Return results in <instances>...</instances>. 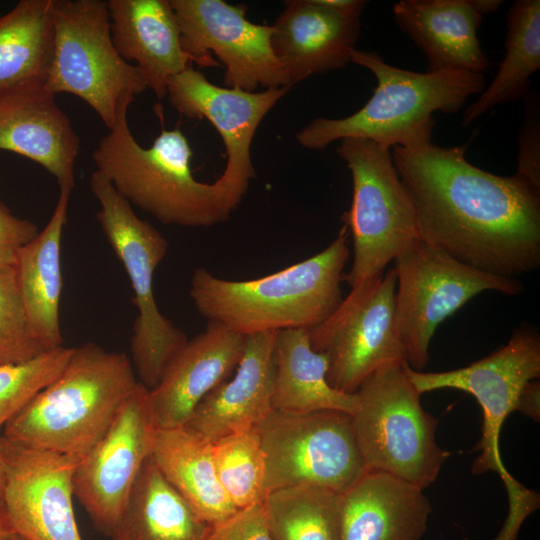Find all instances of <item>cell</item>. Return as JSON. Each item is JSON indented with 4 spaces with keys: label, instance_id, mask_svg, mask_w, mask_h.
Returning a JSON list of instances; mask_svg holds the SVG:
<instances>
[{
    "label": "cell",
    "instance_id": "cell-13",
    "mask_svg": "<svg viewBox=\"0 0 540 540\" xmlns=\"http://www.w3.org/2000/svg\"><path fill=\"white\" fill-rule=\"evenodd\" d=\"M395 270L352 287L334 313L309 330L311 347L328 359L327 381L355 393L373 372L406 362L395 321Z\"/></svg>",
    "mask_w": 540,
    "mask_h": 540
},
{
    "label": "cell",
    "instance_id": "cell-40",
    "mask_svg": "<svg viewBox=\"0 0 540 540\" xmlns=\"http://www.w3.org/2000/svg\"><path fill=\"white\" fill-rule=\"evenodd\" d=\"M479 12L484 16L487 13L496 11L503 3L501 0H475Z\"/></svg>",
    "mask_w": 540,
    "mask_h": 540
},
{
    "label": "cell",
    "instance_id": "cell-23",
    "mask_svg": "<svg viewBox=\"0 0 540 540\" xmlns=\"http://www.w3.org/2000/svg\"><path fill=\"white\" fill-rule=\"evenodd\" d=\"M79 148L69 117L46 88L0 102V150L38 163L60 189L74 188Z\"/></svg>",
    "mask_w": 540,
    "mask_h": 540
},
{
    "label": "cell",
    "instance_id": "cell-16",
    "mask_svg": "<svg viewBox=\"0 0 540 540\" xmlns=\"http://www.w3.org/2000/svg\"><path fill=\"white\" fill-rule=\"evenodd\" d=\"M6 468L2 501L15 534L25 540H82L73 510L78 460L0 436Z\"/></svg>",
    "mask_w": 540,
    "mask_h": 540
},
{
    "label": "cell",
    "instance_id": "cell-3",
    "mask_svg": "<svg viewBox=\"0 0 540 540\" xmlns=\"http://www.w3.org/2000/svg\"><path fill=\"white\" fill-rule=\"evenodd\" d=\"M344 224L321 252L280 271L250 280H227L197 268L189 295L208 320L243 336L312 329L342 302L340 284L349 259Z\"/></svg>",
    "mask_w": 540,
    "mask_h": 540
},
{
    "label": "cell",
    "instance_id": "cell-2",
    "mask_svg": "<svg viewBox=\"0 0 540 540\" xmlns=\"http://www.w3.org/2000/svg\"><path fill=\"white\" fill-rule=\"evenodd\" d=\"M130 104L122 105L93 150L96 170L131 206L162 224L204 228L226 221L244 194L221 176L213 183L195 179L193 153L179 129H164L150 147H142L128 125Z\"/></svg>",
    "mask_w": 540,
    "mask_h": 540
},
{
    "label": "cell",
    "instance_id": "cell-10",
    "mask_svg": "<svg viewBox=\"0 0 540 540\" xmlns=\"http://www.w3.org/2000/svg\"><path fill=\"white\" fill-rule=\"evenodd\" d=\"M336 151L353 184L351 207L342 215L353 241V262L343 281L352 288L383 274L419 234L412 200L390 150L367 139L346 138Z\"/></svg>",
    "mask_w": 540,
    "mask_h": 540
},
{
    "label": "cell",
    "instance_id": "cell-4",
    "mask_svg": "<svg viewBox=\"0 0 540 540\" xmlns=\"http://www.w3.org/2000/svg\"><path fill=\"white\" fill-rule=\"evenodd\" d=\"M351 63L374 75L377 84L371 98L349 116L312 120L296 134L302 147L322 150L337 140L360 138L389 150L422 148L432 143L434 112L455 113L484 89L482 73L413 72L389 65L375 51L355 49Z\"/></svg>",
    "mask_w": 540,
    "mask_h": 540
},
{
    "label": "cell",
    "instance_id": "cell-18",
    "mask_svg": "<svg viewBox=\"0 0 540 540\" xmlns=\"http://www.w3.org/2000/svg\"><path fill=\"white\" fill-rule=\"evenodd\" d=\"M363 0H289L274 24L272 48L291 85L351 63Z\"/></svg>",
    "mask_w": 540,
    "mask_h": 540
},
{
    "label": "cell",
    "instance_id": "cell-28",
    "mask_svg": "<svg viewBox=\"0 0 540 540\" xmlns=\"http://www.w3.org/2000/svg\"><path fill=\"white\" fill-rule=\"evenodd\" d=\"M273 364V409L292 412L335 410L350 415L354 412L356 394L330 386L328 359L311 347L308 329L277 331Z\"/></svg>",
    "mask_w": 540,
    "mask_h": 540
},
{
    "label": "cell",
    "instance_id": "cell-38",
    "mask_svg": "<svg viewBox=\"0 0 540 540\" xmlns=\"http://www.w3.org/2000/svg\"><path fill=\"white\" fill-rule=\"evenodd\" d=\"M517 411L530 417L532 420H540V383L536 379L529 381L522 389Z\"/></svg>",
    "mask_w": 540,
    "mask_h": 540
},
{
    "label": "cell",
    "instance_id": "cell-19",
    "mask_svg": "<svg viewBox=\"0 0 540 540\" xmlns=\"http://www.w3.org/2000/svg\"><path fill=\"white\" fill-rule=\"evenodd\" d=\"M245 336L213 322L187 340L167 366L149 402L160 429L183 427L196 406L236 369Z\"/></svg>",
    "mask_w": 540,
    "mask_h": 540
},
{
    "label": "cell",
    "instance_id": "cell-33",
    "mask_svg": "<svg viewBox=\"0 0 540 540\" xmlns=\"http://www.w3.org/2000/svg\"><path fill=\"white\" fill-rule=\"evenodd\" d=\"M74 348L61 346L18 364L0 366V431L67 365Z\"/></svg>",
    "mask_w": 540,
    "mask_h": 540
},
{
    "label": "cell",
    "instance_id": "cell-25",
    "mask_svg": "<svg viewBox=\"0 0 540 540\" xmlns=\"http://www.w3.org/2000/svg\"><path fill=\"white\" fill-rule=\"evenodd\" d=\"M71 191L60 189L51 218L45 228L20 249L14 266L27 322L47 351L63 346L59 321L61 240Z\"/></svg>",
    "mask_w": 540,
    "mask_h": 540
},
{
    "label": "cell",
    "instance_id": "cell-14",
    "mask_svg": "<svg viewBox=\"0 0 540 540\" xmlns=\"http://www.w3.org/2000/svg\"><path fill=\"white\" fill-rule=\"evenodd\" d=\"M183 50L201 67L223 63L224 83L255 92L291 85L272 48V26L251 22L245 5L223 0H170ZM293 86V85H291Z\"/></svg>",
    "mask_w": 540,
    "mask_h": 540
},
{
    "label": "cell",
    "instance_id": "cell-5",
    "mask_svg": "<svg viewBox=\"0 0 540 540\" xmlns=\"http://www.w3.org/2000/svg\"><path fill=\"white\" fill-rule=\"evenodd\" d=\"M131 359L88 342L74 348L57 378L4 426L3 437L81 460L137 387Z\"/></svg>",
    "mask_w": 540,
    "mask_h": 540
},
{
    "label": "cell",
    "instance_id": "cell-36",
    "mask_svg": "<svg viewBox=\"0 0 540 540\" xmlns=\"http://www.w3.org/2000/svg\"><path fill=\"white\" fill-rule=\"evenodd\" d=\"M204 540H274L263 501L238 509L227 519L210 525Z\"/></svg>",
    "mask_w": 540,
    "mask_h": 540
},
{
    "label": "cell",
    "instance_id": "cell-11",
    "mask_svg": "<svg viewBox=\"0 0 540 540\" xmlns=\"http://www.w3.org/2000/svg\"><path fill=\"white\" fill-rule=\"evenodd\" d=\"M395 321L406 362L421 371L437 327L484 291L519 295L516 278L493 275L466 265L417 238L395 259Z\"/></svg>",
    "mask_w": 540,
    "mask_h": 540
},
{
    "label": "cell",
    "instance_id": "cell-34",
    "mask_svg": "<svg viewBox=\"0 0 540 540\" xmlns=\"http://www.w3.org/2000/svg\"><path fill=\"white\" fill-rule=\"evenodd\" d=\"M47 352L32 333L12 267H0V366L18 364Z\"/></svg>",
    "mask_w": 540,
    "mask_h": 540
},
{
    "label": "cell",
    "instance_id": "cell-20",
    "mask_svg": "<svg viewBox=\"0 0 540 540\" xmlns=\"http://www.w3.org/2000/svg\"><path fill=\"white\" fill-rule=\"evenodd\" d=\"M276 332L245 336L236 372L208 393L184 425L208 441L256 428L273 410Z\"/></svg>",
    "mask_w": 540,
    "mask_h": 540
},
{
    "label": "cell",
    "instance_id": "cell-15",
    "mask_svg": "<svg viewBox=\"0 0 540 540\" xmlns=\"http://www.w3.org/2000/svg\"><path fill=\"white\" fill-rule=\"evenodd\" d=\"M157 429L149 390L139 382L106 433L75 467L74 495L94 528L107 537H111L132 486L151 455Z\"/></svg>",
    "mask_w": 540,
    "mask_h": 540
},
{
    "label": "cell",
    "instance_id": "cell-21",
    "mask_svg": "<svg viewBox=\"0 0 540 540\" xmlns=\"http://www.w3.org/2000/svg\"><path fill=\"white\" fill-rule=\"evenodd\" d=\"M431 512L423 489L368 470L340 494V540H420Z\"/></svg>",
    "mask_w": 540,
    "mask_h": 540
},
{
    "label": "cell",
    "instance_id": "cell-35",
    "mask_svg": "<svg viewBox=\"0 0 540 540\" xmlns=\"http://www.w3.org/2000/svg\"><path fill=\"white\" fill-rule=\"evenodd\" d=\"M526 112L519 131L517 175L540 190V122L535 94L523 98Z\"/></svg>",
    "mask_w": 540,
    "mask_h": 540
},
{
    "label": "cell",
    "instance_id": "cell-31",
    "mask_svg": "<svg viewBox=\"0 0 540 540\" xmlns=\"http://www.w3.org/2000/svg\"><path fill=\"white\" fill-rule=\"evenodd\" d=\"M274 540H340V494L314 486L270 492L263 500Z\"/></svg>",
    "mask_w": 540,
    "mask_h": 540
},
{
    "label": "cell",
    "instance_id": "cell-7",
    "mask_svg": "<svg viewBox=\"0 0 540 540\" xmlns=\"http://www.w3.org/2000/svg\"><path fill=\"white\" fill-rule=\"evenodd\" d=\"M405 363L385 364L364 380L355 392L352 424L368 470L424 490L436 480L449 452L436 443L438 421L422 408Z\"/></svg>",
    "mask_w": 540,
    "mask_h": 540
},
{
    "label": "cell",
    "instance_id": "cell-39",
    "mask_svg": "<svg viewBox=\"0 0 540 540\" xmlns=\"http://www.w3.org/2000/svg\"><path fill=\"white\" fill-rule=\"evenodd\" d=\"M15 534L9 522L6 509L2 499H0V540H9Z\"/></svg>",
    "mask_w": 540,
    "mask_h": 540
},
{
    "label": "cell",
    "instance_id": "cell-37",
    "mask_svg": "<svg viewBox=\"0 0 540 540\" xmlns=\"http://www.w3.org/2000/svg\"><path fill=\"white\" fill-rule=\"evenodd\" d=\"M38 233L34 222L15 216L0 201V267L14 268L20 249Z\"/></svg>",
    "mask_w": 540,
    "mask_h": 540
},
{
    "label": "cell",
    "instance_id": "cell-8",
    "mask_svg": "<svg viewBox=\"0 0 540 540\" xmlns=\"http://www.w3.org/2000/svg\"><path fill=\"white\" fill-rule=\"evenodd\" d=\"M147 88L137 66L113 44L106 1L54 0L48 91L79 97L111 129L122 105Z\"/></svg>",
    "mask_w": 540,
    "mask_h": 540
},
{
    "label": "cell",
    "instance_id": "cell-9",
    "mask_svg": "<svg viewBox=\"0 0 540 540\" xmlns=\"http://www.w3.org/2000/svg\"><path fill=\"white\" fill-rule=\"evenodd\" d=\"M89 187L100 205L97 220L122 262L134 292L138 315L130 342L131 362L140 383L148 390L160 382L167 366L187 342L185 333L164 316L154 298L153 275L165 258L168 242L97 170Z\"/></svg>",
    "mask_w": 540,
    "mask_h": 540
},
{
    "label": "cell",
    "instance_id": "cell-17",
    "mask_svg": "<svg viewBox=\"0 0 540 540\" xmlns=\"http://www.w3.org/2000/svg\"><path fill=\"white\" fill-rule=\"evenodd\" d=\"M291 85L248 92L240 88L220 87L201 72L188 66L172 77L167 96L172 107L187 118L208 120L220 134L227 155L221 177L242 193L255 177L251 143L256 130Z\"/></svg>",
    "mask_w": 540,
    "mask_h": 540
},
{
    "label": "cell",
    "instance_id": "cell-42",
    "mask_svg": "<svg viewBox=\"0 0 540 540\" xmlns=\"http://www.w3.org/2000/svg\"><path fill=\"white\" fill-rule=\"evenodd\" d=\"M9 540H25L23 537H21L20 535L18 534H13Z\"/></svg>",
    "mask_w": 540,
    "mask_h": 540
},
{
    "label": "cell",
    "instance_id": "cell-30",
    "mask_svg": "<svg viewBox=\"0 0 540 540\" xmlns=\"http://www.w3.org/2000/svg\"><path fill=\"white\" fill-rule=\"evenodd\" d=\"M506 27V52L498 72L464 112L463 126L495 106L523 99L531 76L540 68V1H515L507 13Z\"/></svg>",
    "mask_w": 540,
    "mask_h": 540
},
{
    "label": "cell",
    "instance_id": "cell-22",
    "mask_svg": "<svg viewBox=\"0 0 540 540\" xmlns=\"http://www.w3.org/2000/svg\"><path fill=\"white\" fill-rule=\"evenodd\" d=\"M111 37L119 55L144 76L161 100L170 79L193 59L183 50L170 0H108Z\"/></svg>",
    "mask_w": 540,
    "mask_h": 540
},
{
    "label": "cell",
    "instance_id": "cell-41",
    "mask_svg": "<svg viewBox=\"0 0 540 540\" xmlns=\"http://www.w3.org/2000/svg\"><path fill=\"white\" fill-rule=\"evenodd\" d=\"M6 482V468L2 452V446L0 441V499H2L4 487Z\"/></svg>",
    "mask_w": 540,
    "mask_h": 540
},
{
    "label": "cell",
    "instance_id": "cell-26",
    "mask_svg": "<svg viewBox=\"0 0 540 540\" xmlns=\"http://www.w3.org/2000/svg\"><path fill=\"white\" fill-rule=\"evenodd\" d=\"M150 457L167 482L209 525L238 510L218 480L211 441L184 426L158 428Z\"/></svg>",
    "mask_w": 540,
    "mask_h": 540
},
{
    "label": "cell",
    "instance_id": "cell-32",
    "mask_svg": "<svg viewBox=\"0 0 540 540\" xmlns=\"http://www.w3.org/2000/svg\"><path fill=\"white\" fill-rule=\"evenodd\" d=\"M218 480L237 509L266 497V459L256 428L212 441Z\"/></svg>",
    "mask_w": 540,
    "mask_h": 540
},
{
    "label": "cell",
    "instance_id": "cell-6",
    "mask_svg": "<svg viewBox=\"0 0 540 540\" xmlns=\"http://www.w3.org/2000/svg\"><path fill=\"white\" fill-rule=\"evenodd\" d=\"M403 367L420 394L452 388L473 395L479 403L482 434L474 450L480 455L472 465V473L494 472L501 477L509 510L493 540H517L525 519L539 508L540 496L508 472L500 456L499 439L506 418L517 411L522 389L540 375V337L536 328L519 326L506 345L466 367L444 372L415 371L407 363Z\"/></svg>",
    "mask_w": 540,
    "mask_h": 540
},
{
    "label": "cell",
    "instance_id": "cell-29",
    "mask_svg": "<svg viewBox=\"0 0 540 540\" xmlns=\"http://www.w3.org/2000/svg\"><path fill=\"white\" fill-rule=\"evenodd\" d=\"M209 526L167 482L149 456L110 538L204 540Z\"/></svg>",
    "mask_w": 540,
    "mask_h": 540
},
{
    "label": "cell",
    "instance_id": "cell-24",
    "mask_svg": "<svg viewBox=\"0 0 540 540\" xmlns=\"http://www.w3.org/2000/svg\"><path fill=\"white\" fill-rule=\"evenodd\" d=\"M393 15L427 57V71L487 69L477 35L483 15L475 0H401L393 5Z\"/></svg>",
    "mask_w": 540,
    "mask_h": 540
},
{
    "label": "cell",
    "instance_id": "cell-12",
    "mask_svg": "<svg viewBox=\"0 0 540 540\" xmlns=\"http://www.w3.org/2000/svg\"><path fill=\"white\" fill-rule=\"evenodd\" d=\"M257 430L266 459V496L296 486L342 494L368 471L348 413L273 409Z\"/></svg>",
    "mask_w": 540,
    "mask_h": 540
},
{
    "label": "cell",
    "instance_id": "cell-1",
    "mask_svg": "<svg viewBox=\"0 0 540 540\" xmlns=\"http://www.w3.org/2000/svg\"><path fill=\"white\" fill-rule=\"evenodd\" d=\"M465 146L391 148L419 238L480 271L511 277L540 265V190L471 164Z\"/></svg>",
    "mask_w": 540,
    "mask_h": 540
},
{
    "label": "cell",
    "instance_id": "cell-27",
    "mask_svg": "<svg viewBox=\"0 0 540 540\" xmlns=\"http://www.w3.org/2000/svg\"><path fill=\"white\" fill-rule=\"evenodd\" d=\"M54 0H20L0 15V102L46 88Z\"/></svg>",
    "mask_w": 540,
    "mask_h": 540
}]
</instances>
